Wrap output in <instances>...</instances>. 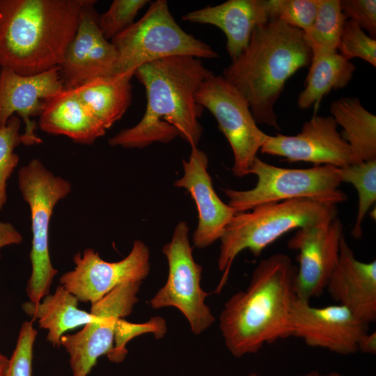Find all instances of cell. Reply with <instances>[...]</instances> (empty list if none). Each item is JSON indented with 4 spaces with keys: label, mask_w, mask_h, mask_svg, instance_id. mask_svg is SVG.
<instances>
[{
    "label": "cell",
    "mask_w": 376,
    "mask_h": 376,
    "mask_svg": "<svg viewBox=\"0 0 376 376\" xmlns=\"http://www.w3.org/2000/svg\"><path fill=\"white\" fill-rule=\"evenodd\" d=\"M212 75L199 58L188 56L168 57L139 67L134 76L146 89V111L136 125L109 139V144L143 148L180 136L191 147L197 146L203 132L198 120L203 107L196 102V94Z\"/></svg>",
    "instance_id": "obj_1"
},
{
    "label": "cell",
    "mask_w": 376,
    "mask_h": 376,
    "mask_svg": "<svg viewBox=\"0 0 376 376\" xmlns=\"http://www.w3.org/2000/svg\"><path fill=\"white\" fill-rule=\"evenodd\" d=\"M296 272L288 255L273 254L260 261L246 290L226 302L219 328L233 357L257 353L265 344L290 336Z\"/></svg>",
    "instance_id": "obj_2"
},
{
    "label": "cell",
    "mask_w": 376,
    "mask_h": 376,
    "mask_svg": "<svg viewBox=\"0 0 376 376\" xmlns=\"http://www.w3.org/2000/svg\"><path fill=\"white\" fill-rule=\"evenodd\" d=\"M88 0H0V68L33 75L61 66Z\"/></svg>",
    "instance_id": "obj_3"
},
{
    "label": "cell",
    "mask_w": 376,
    "mask_h": 376,
    "mask_svg": "<svg viewBox=\"0 0 376 376\" xmlns=\"http://www.w3.org/2000/svg\"><path fill=\"white\" fill-rule=\"evenodd\" d=\"M311 58L303 31L272 19L254 29L247 47L221 76L247 102L256 123L280 130L274 105L287 80Z\"/></svg>",
    "instance_id": "obj_4"
},
{
    "label": "cell",
    "mask_w": 376,
    "mask_h": 376,
    "mask_svg": "<svg viewBox=\"0 0 376 376\" xmlns=\"http://www.w3.org/2000/svg\"><path fill=\"white\" fill-rule=\"evenodd\" d=\"M336 214V205L307 198L265 203L235 213L220 238L218 268L224 273L217 292L226 283L232 263L243 250L258 257L288 232L335 218Z\"/></svg>",
    "instance_id": "obj_5"
},
{
    "label": "cell",
    "mask_w": 376,
    "mask_h": 376,
    "mask_svg": "<svg viewBox=\"0 0 376 376\" xmlns=\"http://www.w3.org/2000/svg\"><path fill=\"white\" fill-rule=\"evenodd\" d=\"M111 42L118 56L114 75L134 72L144 64L168 57H219L210 46L179 26L166 0L152 2L141 18Z\"/></svg>",
    "instance_id": "obj_6"
},
{
    "label": "cell",
    "mask_w": 376,
    "mask_h": 376,
    "mask_svg": "<svg viewBox=\"0 0 376 376\" xmlns=\"http://www.w3.org/2000/svg\"><path fill=\"white\" fill-rule=\"evenodd\" d=\"M249 174L257 176L256 186L248 190L224 189L229 198L228 205L236 213L270 203L296 198H307L337 205L347 200L339 189L342 183L338 168L331 165L313 166L308 169H287L254 160Z\"/></svg>",
    "instance_id": "obj_7"
},
{
    "label": "cell",
    "mask_w": 376,
    "mask_h": 376,
    "mask_svg": "<svg viewBox=\"0 0 376 376\" xmlns=\"http://www.w3.org/2000/svg\"><path fill=\"white\" fill-rule=\"evenodd\" d=\"M18 186L29 206L31 219V273L26 291L30 301L38 304L49 294L58 273L49 256L50 219L56 204L72 191V185L55 175L39 159H33L19 169Z\"/></svg>",
    "instance_id": "obj_8"
},
{
    "label": "cell",
    "mask_w": 376,
    "mask_h": 376,
    "mask_svg": "<svg viewBox=\"0 0 376 376\" xmlns=\"http://www.w3.org/2000/svg\"><path fill=\"white\" fill-rule=\"evenodd\" d=\"M189 232L187 224L180 221L171 240L164 245L162 253L169 264L168 278L149 304L155 309L178 308L187 320L193 334L199 335L212 326L215 318L205 303L209 294L201 286L203 267L194 259Z\"/></svg>",
    "instance_id": "obj_9"
},
{
    "label": "cell",
    "mask_w": 376,
    "mask_h": 376,
    "mask_svg": "<svg viewBox=\"0 0 376 376\" xmlns=\"http://www.w3.org/2000/svg\"><path fill=\"white\" fill-rule=\"evenodd\" d=\"M196 100L212 113L228 140L234 157L233 174L249 175L269 135L258 127L247 102L221 75L214 74L203 82Z\"/></svg>",
    "instance_id": "obj_10"
},
{
    "label": "cell",
    "mask_w": 376,
    "mask_h": 376,
    "mask_svg": "<svg viewBox=\"0 0 376 376\" xmlns=\"http://www.w3.org/2000/svg\"><path fill=\"white\" fill-rule=\"evenodd\" d=\"M142 282L118 285L91 304V313L97 320L74 334L63 335L61 345L70 355L73 376H87L97 359L113 350L118 320L129 315L139 301L136 296Z\"/></svg>",
    "instance_id": "obj_11"
},
{
    "label": "cell",
    "mask_w": 376,
    "mask_h": 376,
    "mask_svg": "<svg viewBox=\"0 0 376 376\" xmlns=\"http://www.w3.org/2000/svg\"><path fill=\"white\" fill-rule=\"evenodd\" d=\"M150 250L141 240H135L130 253L118 262H107L91 248L75 254L74 269L63 274L60 285L79 301L91 304L124 283L142 282L150 273Z\"/></svg>",
    "instance_id": "obj_12"
},
{
    "label": "cell",
    "mask_w": 376,
    "mask_h": 376,
    "mask_svg": "<svg viewBox=\"0 0 376 376\" xmlns=\"http://www.w3.org/2000/svg\"><path fill=\"white\" fill-rule=\"evenodd\" d=\"M343 226L337 217L297 229L288 246L298 251L295 278L297 299L320 297L337 264Z\"/></svg>",
    "instance_id": "obj_13"
},
{
    "label": "cell",
    "mask_w": 376,
    "mask_h": 376,
    "mask_svg": "<svg viewBox=\"0 0 376 376\" xmlns=\"http://www.w3.org/2000/svg\"><path fill=\"white\" fill-rule=\"evenodd\" d=\"M368 327L340 304L315 307L295 297L290 309V336L301 338L310 347L338 354L357 352L358 341L368 331Z\"/></svg>",
    "instance_id": "obj_14"
},
{
    "label": "cell",
    "mask_w": 376,
    "mask_h": 376,
    "mask_svg": "<svg viewBox=\"0 0 376 376\" xmlns=\"http://www.w3.org/2000/svg\"><path fill=\"white\" fill-rule=\"evenodd\" d=\"M331 116L314 113L294 136H269L260 152L279 156L290 162H306L314 166L331 165L343 168L360 162L343 139Z\"/></svg>",
    "instance_id": "obj_15"
},
{
    "label": "cell",
    "mask_w": 376,
    "mask_h": 376,
    "mask_svg": "<svg viewBox=\"0 0 376 376\" xmlns=\"http://www.w3.org/2000/svg\"><path fill=\"white\" fill-rule=\"evenodd\" d=\"M88 0L79 25L60 66L64 88H75L94 79L114 76L117 52L101 33L94 5Z\"/></svg>",
    "instance_id": "obj_16"
},
{
    "label": "cell",
    "mask_w": 376,
    "mask_h": 376,
    "mask_svg": "<svg viewBox=\"0 0 376 376\" xmlns=\"http://www.w3.org/2000/svg\"><path fill=\"white\" fill-rule=\"evenodd\" d=\"M63 88L60 66L26 76L0 68V125L17 115L24 124L22 143L32 146L42 143L35 132L37 124L31 118L40 116L46 100Z\"/></svg>",
    "instance_id": "obj_17"
},
{
    "label": "cell",
    "mask_w": 376,
    "mask_h": 376,
    "mask_svg": "<svg viewBox=\"0 0 376 376\" xmlns=\"http://www.w3.org/2000/svg\"><path fill=\"white\" fill-rule=\"evenodd\" d=\"M182 166L184 174L174 185L186 189L196 205L198 222L192 242L195 247L204 249L220 240L236 212L214 191L207 172L208 158L203 151L192 146L189 159H183Z\"/></svg>",
    "instance_id": "obj_18"
},
{
    "label": "cell",
    "mask_w": 376,
    "mask_h": 376,
    "mask_svg": "<svg viewBox=\"0 0 376 376\" xmlns=\"http://www.w3.org/2000/svg\"><path fill=\"white\" fill-rule=\"evenodd\" d=\"M338 304L349 308L367 324L376 320V260L356 258L345 237L340 246L337 264L326 289Z\"/></svg>",
    "instance_id": "obj_19"
},
{
    "label": "cell",
    "mask_w": 376,
    "mask_h": 376,
    "mask_svg": "<svg viewBox=\"0 0 376 376\" xmlns=\"http://www.w3.org/2000/svg\"><path fill=\"white\" fill-rule=\"evenodd\" d=\"M184 21L211 24L226 38V50L231 61L247 47L254 29L272 20L269 0H228L186 13Z\"/></svg>",
    "instance_id": "obj_20"
},
{
    "label": "cell",
    "mask_w": 376,
    "mask_h": 376,
    "mask_svg": "<svg viewBox=\"0 0 376 376\" xmlns=\"http://www.w3.org/2000/svg\"><path fill=\"white\" fill-rule=\"evenodd\" d=\"M38 127L44 132L64 135L75 143L91 145L106 131L88 112L74 89L63 88L45 102Z\"/></svg>",
    "instance_id": "obj_21"
},
{
    "label": "cell",
    "mask_w": 376,
    "mask_h": 376,
    "mask_svg": "<svg viewBox=\"0 0 376 376\" xmlns=\"http://www.w3.org/2000/svg\"><path fill=\"white\" fill-rule=\"evenodd\" d=\"M134 72L91 80L72 88L84 107L105 130L124 115L132 99Z\"/></svg>",
    "instance_id": "obj_22"
},
{
    "label": "cell",
    "mask_w": 376,
    "mask_h": 376,
    "mask_svg": "<svg viewBox=\"0 0 376 376\" xmlns=\"http://www.w3.org/2000/svg\"><path fill=\"white\" fill-rule=\"evenodd\" d=\"M78 302L73 294L59 285L53 295H46L38 304L25 302L22 308L38 320L40 328L48 331L47 341L60 347L64 332L97 320L92 313L79 309Z\"/></svg>",
    "instance_id": "obj_23"
},
{
    "label": "cell",
    "mask_w": 376,
    "mask_h": 376,
    "mask_svg": "<svg viewBox=\"0 0 376 376\" xmlns=\"http://www.w3.org/2000/svg\"><path fill=\"white\" fill-rule=\"evenodd\" d=\"M354 70L355 65L338 52H312L306 86L298 96L299 108L313 106L316 112L322 97L332 89L345 87Z\"/></svg>",
    "instance_id": "obj_24"
},
{
    "label": "cell",
    "mask_w": 376,
    "mask_h": 376,
    "mask_svg": "<svg viewBox=\"0 0 376 376\" xmlns=\"http://www.w3.org/2000/svg\"><path fill=\"white\" fill-rule=\"evenodd\" d=\"M330 113L340 133L359 162L376 159V116L356 97H343L334 101Z\"/></svg>",
    "instance_id": "obj_25"
},
{
    "label": "cell",
    "mask_w": 376,
    "mask_h": 376,
    "mask_svg": "<svg viewBox=\"0 0 376 376\" xmlns=\"http://www.w3.org/2000/svg\"><path fill=\"white\" fill-rule=\"evenodd\" d=\"M345 19L339 0H318L315 19L304 32L306 42L312 52H336Z\"/></svg>",
    "instance_id": "obj_26"
},
{
    "label": "cell",
    "mask_w": 376,
    "mask_h": 376,
    "mask_svg": "<svg viewBox=\"0 0 376 376\" xmlns=\"http://www.w3.org/2000/svg\"><path fill=\"white\" fill-rule=\"evenodd\" d=\"M338 172L342 182L352 185L358 194V210L351 233L359 239L363 235V219L376 201V159L338 168Z\"/></svg>",
    "instance_id": "obj_27"
},
{
    "label": "cell",
    "mask_w": 376,
    "mask_h": 376,
    "mask_svg": "<svg viewBox=\"0 0 376 376\" xmlns=\"http://www.w3.org/2000/svg\"><path fill=\"white\" fill-rule=\"evenodd\" d=\"M21 123L22 120L13 115L4 125H0V211L7 201V182L19 161L15 149L22 143Z\"/></svg>",
    "instance_id": "obj_28"
},
{
    "label": "cell",
    "mask_w": 376,
    "mask_h": 376,
    "mask_svg": "<svg viewBox=\"0 0 376 376\" xmlns=\"http://www.w3.org/2000/svg\"><path fill=\"white\" fill-rule=\"evenodd\" d=\"M149 1L148 0H114L109 9L98 15L97 22L103 37L111 41L135 22L139 11Z\"/></svg>",
    "instance_id": "obj_29"
},
{
    "label": "cell",
    "mask_w": 376,
    "mask_h": 376,
    "mask_svg": "<svg viewBox=\"0 0 376 376\" xmlns=\"http://www.w3.org/2000/svg\"><path fill=\"white\" fill-rule=\"evenodd\" d=\"M166 331V320L159 316L151 318L148 322L139 324L120 318L116 326L115 345L107 357L112 362H121L127 353L126 345L129 340L139 335L148 333L152 334L156 339H159L165 336Z\"/></svg>",
    "instance_id": "obj_30"
},
{
    "label": "cell",
    "mask_w": 376,
    "mask_h": 376,
    "mask_svg": "<svg viewBox=\"0 0 376 376\" xmlns=\"http://www.w3.org/2000/svg\"><path fill=\"white\" fill-rule=\"evenodd\" d=\"M272 19H279L304 32L312 26L318 0H269Z\"/></svg>",
    "instance_id": "obj_31"
},
{
    "label": "cell",
    "mask_w": 376,
    "mask_h": 376,
    "mask_svg": "<svg viewBox=\"0 0 376 376\" xmlns=\"http://www.w3.org/2000/svg\"><path fill=\"white\" fill-rule=\"evenodd\" d=\"M338 50L347 60L359 58L373 66H376L375 38L367 35L351 20L345 22Z\"/></svg>",
    "instance_id": "obj_32"
},
{
    "label": "cell",
    "mask_w": 376,
    "mask_h": 376,
    "mask_svg": "<svg viewBox=\"0 0 376 376\" xmlns=\"http://www.w3.org/2000/svg\"><path fill=\"white\" fill-rule=\"evenodd\" d=\"M37 331L33 320L23 322L15 350L3 376H31L33 345Z\"/></svg>",
    "instance_id": "obj_33"
},
{
    "label": "cell",
    "mask_w": 376,
    "mask_h": 376,
    "mask_svg": "<svg viewBox=\"0 0 376 376\" xmlns=\"http://www.w3.org/2000/svg\"><path fill=\"white\" fill-rule=\"evenodd\" d=\"M345 20H351L373 38L376 36V1L343 0L340 1Z\"/></svg>",
    "instance_id": "obj_34"
},
{
    "label": "cell",
    "mask_w": 376,
    "mask_h": 376,
    "mask_svg": "<svg viewBox=\"0 0 376 376\" xmlns=\"http://www.w3.org/2000/svg\"><path fill=\"white\" fill-rule=\"evenodd\" d=\"M22 240V235L11 224L0 221V249L10 244H19Z\"/></svg>",
    "instance_id": "obj_35"
},
{
    "label": "cell",
    "mask_w": 376,
    "mask_h": 376,
    "mask_svg": "<svg viewBox=\"0 0 376 376\" xmlns=\"http://www.w3.org/2000/svg\"><path fill=\"white\" fill-rule=\"evenodd\" d=\"M357 350L365 354H375L376 332L363 334L357 343Z\"/></svg>",
    "instance_id": "obj_36"
},
{
    "label": "cell",
    "mask_w": 376,
    "mask_h": 376,
    "mask_svg": "<svg viewBox=\"0 0 376 376\" xmlns=\"http://www.w3.org/2000/svg\"><path fill=\"white\" fill-rule=\"evenodd\" d=\"M9 359L0 352V376H3L8 365Z\"/></svg>",
    "instance_id": "obj_37"
},
{
    "label": "cell",
    "mask_w": 376,
    "mask_h": 376,
    "mask_svg": "<svg viewBox=\"0 0 376 376\" xmlns=\"http://www.w3.org/2000/svg\"><path fill=\"white\" fill-rule=\"evenodd\" d=\"M298 376H344V375L337 372L321 373L318 371H311L307 373L300 375Z\"/></svg>",
    "instance_id": "obj_38"
},
{
    "label": "cell",
    "mask_w": 376,
    "mask_h": 376,
    "mask_svg": "<svg viewBox=\"0 0 376 376\" xmlns=\"http://www.w3.org/2000/svg\"><path fill=\"white\" fill-rule=\"evenodd\" d=\"M247 376H258V375L257 373H251L249 375H248Z\"/></svg>",
    "instance_id": "obj_39"
}]
</instances>
